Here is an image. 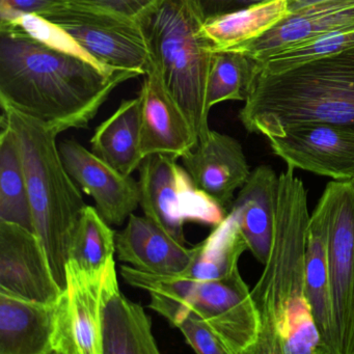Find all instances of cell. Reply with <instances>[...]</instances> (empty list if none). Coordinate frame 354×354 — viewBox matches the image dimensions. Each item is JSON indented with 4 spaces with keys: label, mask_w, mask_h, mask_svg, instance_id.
Returning <instances> with one entry per match:
<instances>
[{
    "label": "cell",
    "mask_w": 354,
    "mask_h": 354,
    "mask_svg": "<svg viewBox=\"0 0 354 354\" xmlns=\"http://www.w3.org/2000/svg\"><path fill=\"white\" fill-rule=\"evenodd\" d=\"M294 171L279 175L272 243L250 291L260 319L252 354H325L306 293L308 192Z\"/></svg>",
    "instance_id": "cell-2"
},
{
    "label": "cell",
    "mask_w": 354,
    "mask_h": 354,
    "mask_svg": "<svg viewBox=\"0 0 354 354\" xmlns=\"http://www.w3.org/2000/svg\"><path fill=\"white\" fill-rule=\"evenodd\" d=\"M106 67L144 76L152 65L140 21L69 0L40 15Z\"/></svg>",
    "instance_id": "cell-7"
},
{
    "label": "cell",
    "mask_w": 354,
    "mask_h": 354,
    "mask_svg": "<svg viewBox=\"0 0 354 354\" xmlns=\"http://www.w3.org/2000/svg\"><path fill=\"white\" fill-rule=\"evenodd\" d=\"M140 140L142 117L138 96L122 101L117 111L96 128L91 138V151L120 173L131 176L144 160Z\"/></svg>",
    "instance_id": "cell-22"
},
{
    "label": "cell",
    "mask_w": 354,
    "mask_h": 354,
    "mask_svg": "<svg viewBox=\"0 0 354 354\" xmlns=\"http://www.w3.org/2000/svg\"><path fill=\"white\" fill-rule=\"evenodd\" d=\"M289 14L287 0H269L205 22L202 34L214 50H227L258 38Z\"/></svg>",
    "instance_id": "cell-24"
},
{
    "label": "cell",
    "mask_w": 354,
    "mask_h": 354,
    "mask_svg": "<svg viewBox=\"0 0 354 354\" xmlns=\"http://www.w3.org/2000/svg\"><path fill=\"white\" fill-rule=\"evenodd\" d=\"M138 98L142 117L140 150L144 159L155 154L182 158L198 145V134L192 122L167 90L153 63L144 75Z\"/></svg>",
    "instance_id": "cell-14"
},
{
    "label": "cell",
    "mask_w": 354,
    "mask_h": 354,
    "mask_svg": "<svg viewBox=\"0 0 354 354\" xmlns=\"http://www.w3.org/2000/svg\"><path fill=\"white\" fill-rule=\"evenodd\" d=\"M138 76L103 65L40 16L0 18V105L57 134L88 128L113 91Z\"/></svg>",
    "instance_id": "cell-1"
},
{
    "label": "cell",
    "mask_w": 354,
    "mask_h": 354,
    "mask_svg": "<svg viewBox=\"0 0 354 354\" xmlns=\"http://www.w3.org/2000/svg\"><path fill=\"white\" fill-rule=\"evenodd\" d=\"M244 102L240 121L267 138L304 123L354 130V48L281 73L257 69Z\"/></svg>",
    "instance_id": "cell-3"
},
{
    "label": "cell",
    "mask_w": 354,
    "mask_h": 354,
    "mask_svg": "<svg viewBox=\"0 0 354 354\" xmlns=\"http://www.w3.org/2000/svg\"><path fill=\"white\" fill-rule=\"evenodd\" d=\"M194 7V11L202 20L203 24L234 13L241 11L260 3H266L269 0H188Z\"/></svg>",
    "instance_id": "cell-31"
},
{
    "label": "cell",
    "mask_w": 354,
    "mask_h": 354,
    "mask_svg": "<svg viewBox=\"0 0 354 354\" xmlns=\"http://www.w3.org/2000/svg\"><path fill=\"white\" fill-rule=\"evenodd\" d=\"M326 204L320 198L306 232V293L325 354H333V310L327 259Z\"/></svg>",
    "instance_id": "cell-21"
},
{
    "label": "cell",
    "mask_w": 354,
    "mask_h": 354,
    "mask_svg": "<svg viewBox=\"0 0 354 354\" xmlns=\"http://www.w3.org/2000/svg\"><path fill=\"white\" fill-rule=\"evenodd\" d=\"M140 22L152 63L202 140L211 130L206 93L214 53L202 20L188 0H162Z\"/></svg>",
    "instance_id": "cell-6"
},
{
    "label": "cell",
    "mask_w": 354,
    "mask_h": 354,
    "mask_svg": "<svg viewBox=\"0 0 354 354\" xmlns=\"http://www.w3.org/2000/svg\"><path fill=\"white\" fill-rule=\"evenodd\" d=\"M257 61L238 50H214L208 84L207 109L225 101H245L254 80Z\"/></svg>",
    "instance_id": "cell-27"
},
{
    "label": "cell",
    "mask_w": 354,
    "mask_h": 354,
    "mask_svg": "<svg viewBox=\"0 0 354 354\" xmlns=\"http://www.w3.org/2000/svg\"><path fill=\"white\" fill-rule=\"evenodd\" d=\"M350 183L352 184V186H353V188H354V178H353V179H352V181L350 182Z\"/></svg>",
    "instance_id": "cell-34"
},
{
    "label": "cell",
    "mask_w": 354,
    "mask_h": 354,
    "mask_svg": "<svg viewBox=\"0 0 354 354\" xmlns=\"http://www.w3.org/2000/svg\"><path fill=\"white\" fill-rule=\"evenodd\" d=\"M177 328L185 337L186 343L200 354H229L212 329L194 315L189 314L178 324Z\"/></svg>",
    "instance_id": "cell-29"
},
{
    "label": "cell",
    "mask_w": 354,
    "mask_h": 354,
    "mask_svg": "<svg viewBox=\"0 0 354 354\" xmlns=\"http://www.w3.org/2000/svg\"><path fill=\"white\" fill-rule=\"evenodd\" d=\"M194 248L189 266L178 274L192 281H215L239 269L240 257L248 250L233 213H227L206 239Z\"/></svg>",
    "instance_id": "cell-23"
},
{
    "label": "cell",
    "mask_w": 354,
    "mask_h": 354,
    "mask_svg": "<svg viewBox=\"0 0 354 354\" xmlns=\"http://www.w3.org/2000/svg\"><path fill=\"white\" fill-rule=\"evenodd\" d=\"M279 183V176L270 167H256L230 210L237 221L248 250L263 265L272 243Z\"/></svg>",
    "instance_id": "cell-19"
},
{
    "label": "cell",
    "mask_w": 354,
    "mask_h": 354,
    "mask_svg": "<svg viewBox=\"0 0 354 354\" xmlns=\"http://www.w3.org/2000/svg\"><path fill=\"white\" fill-rule=\"evenodd\" d=\"M0 221L35 231L24 160L13 130L0 121Z\"/></svg>",
    "instance_id": "cell-25"
},
{
    "label": "cell",
    "mask_w": 354,
    "mask_h": 354,
    "mask_svg": "<svg viewBox=\"0 0 354 354\" xmlns=\"http://www.w3.org/2000/svg\"><path fill=\"white\" fill-rule=\"evenodd\" d=\"M57 302L24 299L0 290V354H53Z\"/></svg>",
    "instance_id": "cell-20"
},
{
    "label": "cell",
    "mask_w": 354,
    "mask_h": 354,
    "mask_svg": "<svg viewBox=\"0 0 354 354\" xmlns=\"http://www.w3.org/2000/svg\"><path fill=\"white\" fill-rule=\"evenodd\" d=\"M177 158L155 154L146 157L140 169V205L144 215L186 244V223L214 227L227 211L196 187Z\"/></svg>",
    "instance_id": "cell-8"
},
{
    "label": "cell",
    "mask_w": 354,
    "mask_h": 354,
    "mask_svg": "<svg viewBox=\"0 0 354 354\" xmlns=\"http://www.w3.org/2000/svg\"><path fill=\"white\" fill-rule=\"evenodd\" d=\"M0 290L45 304L57 302L63 292L36 232L5 221H0Z\"/></svg>",
    "instance_id": "cell-12"
},
{
    "label": "cell",
    "mask_w": 354,
    "mask_h": 354,
    "mask_svg": "<svg viewBox=\"0 0 354 354\" xmlns=\"http://www.w3.org/2000/svg\"><path fill=\"white\" fill-rule=\"evenodd\" d=\"M118 259L129 266L159 275L181 274L192 262L194 248L180 243L152 219L131 214L115 234Z\"/></svg>",
    "instance_id": "cell-17"
},
{
    "label": "cell",
    "mask_w": 354,
    "mask_h": 354,
    "mask_svg": "<svg viewBox=\"0 0 354 354\" xmlns=\"http://www.w3.org/2000/svg\"><path fill=\"white\" fill-rule=\"evenodd\" d=\"M321 198L328 221L333 354H354V188L350 182L331 181Z\"/></svg>",
    "instance_id": "cell-9"
},
{
    "label": "cell",
    "mask_w": 354,
    "mask_h": 354,
    "mask_svg": "<svg viewBox=\"0 0 354 354\" xmlns=\"http://www.w3.org/2000/svg\"><path fill=\"white\" fill-rule=\"evenodd\" d=\"M115 252V233L96 207L88 206L80 215L72 237L68 261L91 273L106 269Z\"/></svg>",
    "instance_id": "cell-26"
},
{
    "label": "cell",
    "mask_w": 354,
    "mask_h": 354,
    "mask_svg": "<svg viewBox=\"0 0 354 354\" xmlns=\"http://www.w3.org/2000/svg\"><path fill=\"white\" fill-rule=\"evenodd\" d=\"M354 24V0H325L291 12L254 40L227 50L245 53L260 62L286 47Z\"/></svg>",
    "instance_id": "cell-18"
},
{
    "label": "cell",
    "mask_w": 354,
    "mask_h": 354,
    "mask_svg": "<svg viewBox=\"0 0 354 354\" xmlns=\"http://www.w3.org/2000/svg\"><path fill=\"white\" fill-rule=\"evenodd\" d=\"M140 21L162 0H76Z\"/></svg>",
    "instance_id": "cell-30"
},
{
    "label": "cell",
    "mask_w": 354,
    "mask_h": 354,
    "mask_svg": "<svg viewBox=\"0 0 354 354\" xmlns=\"http://www.w3.org/2000/svg\"><path fill=\"white\" fill-rule=\"evenodd\" d=\"M121 275L151 296L149 308L171 326L192 314L204 321L229 354H252L260 335V319L250 288L239 269L215 281H192L179 275H159L122 265Z\"/></svg>",
    "instance_id": "cell-5"
},
{
    "label": "cell",
    "mask_w": 354,
    "mask_h": 354,
    "mask_svg": "<svg viewBox=\"0 0 354 354\" xmlns=\"http://www.w3.org/2000/svg\"><path fill=\"white\" fill-rule=\"evenodd\" d=\"M287 1L289 11L294 12L296 10L301 9V8L321 3V1H325V0H287Z\"/></svg>",
    "instance_id": "cell-33"
},
{
    "label": "cell",
    "mask_w": 354,
    "mask_h": 354,
    "mask_svg": "<svg viewBox=\"0 0 354 354\" xmlns=\"http://www.w3.org/2000/svg\"><path fill=\"white\" fill-rule=\"evenodd\" d=\"M104 272H88L68 261L66 287L57 301L53 354H103L101 312Z\"/></svg>",
    "instance_id": "cell-10"
},
{
    "label": "cell",
    "mask_w": 354,
    "mask_h": 354,
    "mask_svg": "<svg viewBox=\"0 0 354 354\" xmlns=\"http://www.w3.org/2000/svg\"><path fill=\"white\" fill-rule=\"evenodd\" d=\"M1 111L0 121L13 130L21 153L35 231L64 290L70 244L86 202L64 165L57 144L59 134L13 107L1 105Z\"/></svg>",
    "instance_id": "cell-4"
},
{
    "label": "cell",
    "mask_w": 354,
    "mask_h": 354,
    "mask_svg": "<svg viewBox=\"0 0 354 354\" xmlns=\"http://www.w3.org/2000/svg\"><path fill=\"white\" fill-rule=\"evenodd\" d=\"M268 140L287 167L333 181L351 182L354 178L353 129L326 123L298 124Z\"/></svg>",
    "instance_id": "cell-11"
},
{
    "label": "cell",
    "mask_w": 354,
    "mask_h": 354,
    "mask_svg": "<svg viewBox=\"0 0 354 354\" xmlns=\"http://www.w3.org/2000/svg\"><path fill=\"white\" fill-rule=\"evenodd\" d=\"M59 153L72 179L92 196L102 218L122 225L140 205V183L120 173L74 140L59 142Z\"/></svg>",
    "instance_id": "cell-13"
},
{
    "label": "cell",
    "mask_w": 354,
    "mask_h": 354,
    "mask_svg": "<svg viewBox=\"0 0 354 354\" xmlns=\"http://www.w3.org/2000/svg\"><path fill=\"white\" fill-rule=\"evenodd\" d=\"M103 354H158L152 330V320L145 308L128 299L120 291L115 259L109 262L103 277Z\"/></svg>",
    "instance_id": "cell-16"
},
{
    "label": "cell",
    "mask_w": 354,
    "mask_h": 354,
    "mask_svg": "<svg viewBox=\"0 0 354 354\" xmlns=\"http://www.w3.org/2000/svg\"><path fill=\"white\" fill-rule=\"evenodd\" d=\"M353 48L354 24L281 49L263 61H257V69L264 73H281L308 62Z\"/></svg>",
    "instance_id": "cell-28"
},
{
    "label": "cell",
    "mask_w": 354,
    "mask_h": 354,
    "mask_svg": "<svg viewBox=\"0 0 354 354\" xmlns=\"http://www.w3.org/2000/svg\"><path fill=\"white\" fill-rule=\"evenodd\" d=\"M69 0H0V18L16 15L40 16Z\"/></svg>",
    "instance_id": "cell-32"
},
{
    "label": "cell",
    "mask_w": 354,
    "mask_h": 354,
    "mask_svg": "<svg viewBox=\"0 0 354 354\" xmlns=\"http://www.w3.org/2000/svg\"><path fill=\"white\" fill-rule=\"evenodd\" d=\"M181 159L196 187L230 212L236 190L252 173L241 144L227 134L210 130Z\"/></svg>",
    "instance_id": "cell-15"
}]
</instances>
